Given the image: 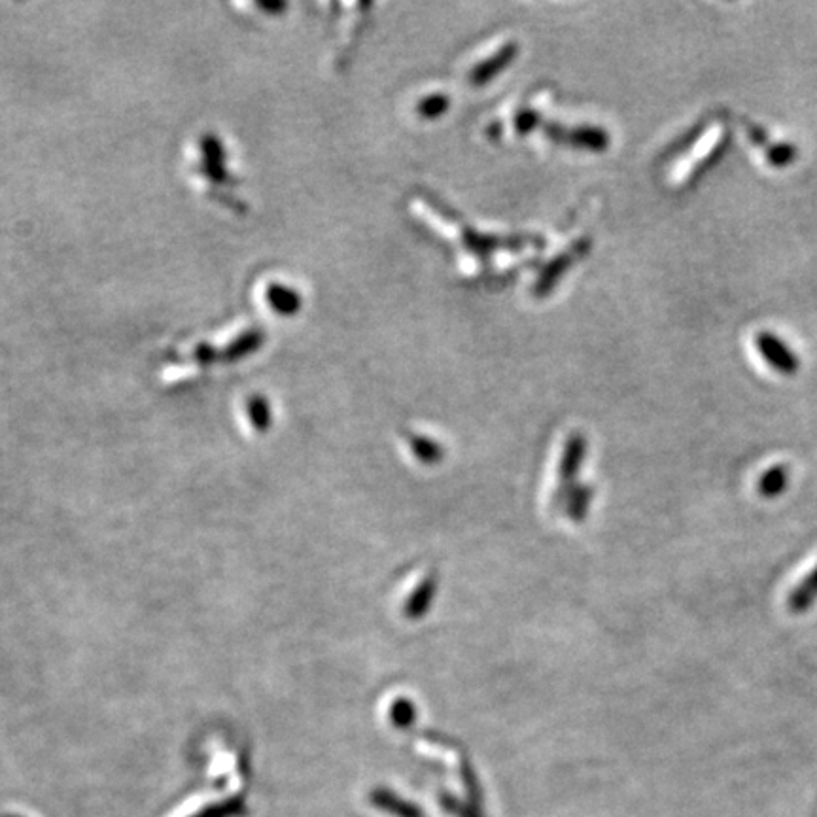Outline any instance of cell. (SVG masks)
<instances>
[{
  "instance_id": "cell-3",
  "label": "cell",
  "mask_w": 817,
  "mask_h": 817,
  "mask_svg": "<svg viewBox=\"0 0 817 817\" xmlns=\"http://www.w3.org/2000/svg\"><path fill=\"white\" fill-rule=\"evenodd\" d=\"M817 602V566L806 575L787 598V608L795 615H802Z\"/></svg>"
},
{
  "instance_id": "cell-5",
  "label": "cell",
  "mask_w": 817,
  "mask_h": 817,
  "mask_svg": "<svg viewBox=\"0 0 817 817\" xmlns=\"http://www.w3.org/2000/svg\"><path fill=\"white\" fill-rule=\"evenodd\" d=\"M246 812V802L239 797L233 799L222 800L218 804L207 806L205 810H201L199 814H193L192 817H241Z\"/></svg>"
},
{
  "instance_id": "cell-7",
  "label": "cell",
  "mask_w": 817,
  "mask_h": 817,
  "mask_svg": "<svg viewBox=\"0 0 817 817\" xmlns=\"http://www.w3.org/2000/svg\"><path fill=\"white\" fill-rule=\"evenodd\" d=\"M10 817H18V816H10Z\"/></svg>"
},
{
  "instance_id": "cell-2",
  "label": "cell",
  "mask_w": 817,
  "mask_h": 817,
  "mask_svg": "<svg viewBox=\"0 0 817 817\" xmlns=\"http://www.w3.org/2000/svg\"><path fill=\"white\" fill-rule=\"evenodd\" d=\"M371 804L394 817H424V812L418 808L417 804L401 799V797L386 791V789L373 791L371 793Z\"/></svg>"
},
{
  "instance_id": "cell-6",
  "label": "cell",
  "mask_w": 817,
  "mask_h": 817,
  "mask_svg": "<svg viewBox=\"0 0 817 817\" xmlns=\"http://www.w3.org/2000/svg\"><path fill=\"white\" fill-rule=\"evenodd\" d=\"M441 806H443L445 812H449L452 817H485L475 804L462 802V800L454 799L451 795H443V797H441Z\"/></svg>"
},
{
  "instance_id": "cell-1",
  "label": "cell",
  "mask_w": 817,
  "mask_h": 817,
  "mask_svg": "<svg viewBox=\"0 0 817 817\" xmlns=\"http://www.w3.org/2000/svg\"><path fill=\"white\" fill-rule=\"evenodd\" d=\"M757 345H759L761 354L765 356L766 362L774 369H778L780 373L791 375V373H795L799 369V362H797L795 354L789 348H785L782 341H778L774 335H768V333L759 335Z\"/></svg>"
},
{
  "instance_id": "cell-4",
  "label": "cell",
  "mask_w": 817,
  "mask_h": 817,
  "mask_svg": "<svg viewBox=\"0 0 817 817\" xmlns=\"http://www.w3.org/2000/svg\"><path fill=\"white\" fill-rule=\"evenodd\" d=\"M787 485H789V470L782 464H778L766 470L763 477L759 479V494L763 498H776L787 490Z\"/></svg>"
}]
</instances>
